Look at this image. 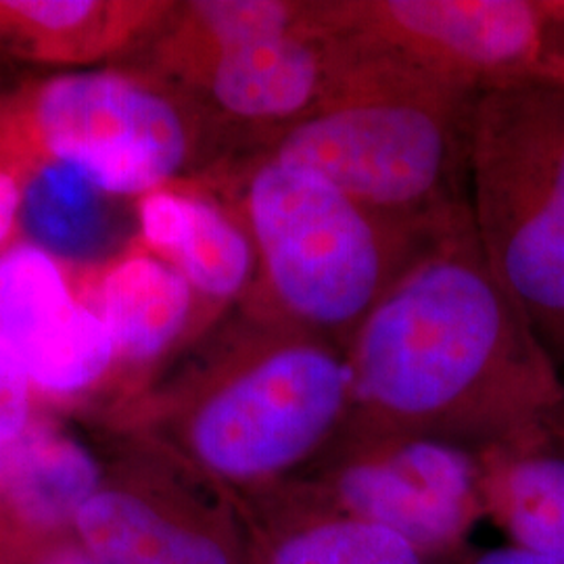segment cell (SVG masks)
Returning <instances> with one entry per match:
<instances>
[{"label":"cell","instance_id":"ba28073f","mask_svg":"<svg viewBox=\"0 0 564 564\" xmlns=\"http://www.w3.org/2000/svg\"><path fill=\"white\" fill-rule=\"evenodd\" d=\"M34 128L55 162L78 165L105 193L151 195L193 160L199 126L191 105L121 74L46 82Z\"/></svg>","mask_w":564,"mask_h":564},{"label":"cell","instance_id":"5bb4252c","mask_svg":"<svg viewBox=\"0 0 564 564\" xmlns=\"http://www.w3.org/2000/svg\"><path fill=\"white\" fill-rule=\"evenodd\" d=\"M481 487L485 517L512 545L564 556V449L558 435H542L485 449Z\"/></svg>","mask_w":564,"mask_h":564},{"label":"cell","instance_id":"7c38bea8","mask_svg":"<svg viewBox=\"0 0 564 564\" xmlns=\"http://www.w3.org/2000/svg\"><path fill=\"white\" fill-rule=\"evenodd\" d=\"M76 527L88 554L102 564H247L239 517L235 523L191 498L153 502L97 491Z\"/></svg>","mask_w":564,"mask_h":564},{"label":"cell","instance_id":"3957f363","mask_svg":"<svg viewBox=\"0 0 564 564\" xmlns=\"http://www.w3.org/2000/svg\"><path fill=\"white\" fill-rule=\"evenodd\" d=\"M174 410L182 449L230 489L279 484L347 423L354 383L341 345L247 307Z\"/></svg>","mask_w":564,"mask_h":564},{"label":"cell","instance_id":"5b68a950","mask_svg":"<svg viewBox=\"0 0 564 564\" xmlns=\"http://www.w3.org/2000/svg\"><path fill=\"white\" fill-rule=\"evenodd\" d=\"M468 209L485 260L554 362H564V80L475 102Z\"/></svg>","mask_w":564,"mask_h":564},{"label":"cell","instance_id":"52a82bcc","mask_svg":"<svg viewBox=\"0 0 564 564\" xmlns=\"http://www.w3.org/2000/svg\"><path fill=\"white\" fill-rule=\"evenodd\" d=\"M293 477L435 563L464 554L485 517L479 452L421 435L347 421Z\"/></svg>","mask_w":564,"mask_h":564},{"label":"cell","instance_id":"ffe728a7","mask_svg":"<svg viewBox=\"0 0 564 564\" xmlns=\"http://www.w3.org/2000/svg\"><path fill=\"white\" fill-rule=\"evenodd\" d=\"M30 416V375L13 347L0 337V447L25 431Z\"/></svg>","mask_w":564,"mask_h":564},{"label":"cell","instance_id":"4fadbf2b","mask_svg":"<svg viewBox=\"0 0 564 564\" xmlns=\"http://www.w3.org/2000/svg\"><path fill=\"white\" fill-rule=\"evenodd\" d=\"M142 237L191 284L195 300H247L258 279L256 247L241 218L220 203L181 188L142 197Z\"/></svg>","mask_w":564,"mask_h":564},{"label":"cell","instance_id":"6da1fadb","mask_svg":"<svg viewBox=\"0 0 564 564\" xmlns=\"http://www.w3.org/2000/svg\"><path fill=\"white\" fill-rule=\"evenodd\" d=\"M347 360L351 423L479 454L558 435L556 362L494 276L470 209L375 305Z\"/></svg>","mask_w":564,"mask_h":564},{"label":"cell","instance_id":"9a60e30c","mask_svg":"<svg viewBox=\"0 0 564 564\" xmlns=\"http://www.w3.org/2000/svg\"><path fill=\"white\" fill-rule=\"evenodd\" d=\"M102 323L116 354L128 362H153L182 339L197 300L176 268L158 256H132L102 281Z\"/></svg>","mask_w":564,"mask_h":564},{"label":"cell","instance_id":"9c48e42d","mask_svg":"<svg viewBox=\"0 0 564 564\" xmlns=\"http://www.w3.org/2000/svg\"><path fill=\"white\" fill-rule=\"evenodd\" d=\"M314 2V0H312ZM354 63L347 42L314 21L281 39L223 53L182 84L226 120L241 123L253 149L333 101Z\"/></svg>","mask_w":564,"mask_h":564},{"label":"cell","instance_id":"277c9868","mask_svg":"<svg viewBox=\"0 0 564 564\" xmlns=\"http://www.w3.org/2000/svg\"><path fill=\"white\" fill-rule=\"evenodd\" d=\"M247 160L237 216L258 256L247 307L347 351L366 316L442 230L391 223L297 165L258 153Z\"/></svg>","mask_w":564,"mask_h":564},{"label":"cell","instance_id":"e0dca14e","mask_svg":"<svg viewBox=\"0 0 564 564\" xmlns=\"http://www.w3.org/2000/svg\"><path fill=\"white\" fill-rule=\"evenodd\" d=\"M312 9V0H199L181 9L172 4L163 20V67L182 82L223 53L307 28Z\"/></svg>","mask_w":564,"mask_h":564},{"label":"cell","instance_id":"8992f818","mask_svg":"<svg viewBox=\"0 0 564 564\" xmlns=\"http://www.w3.org/2000/svg\"><path fill=\"white\" fill-rule=\"evenodd\" d=\"M316 25L470 97L531 78L561 80L552 2L314 0Z\"/></svg>","mask_w":564,"mask_h":564},{"label":"cell","instance_id":"7a4b0ae2","mask_svg":"<svg viewBox=\"0 0 564 564\" xmlns=\"http://www.w3.org/2000/svg\"><path fill=\"white\" fill-rule=\"evenodd\" d=\"M349 44V42H347ZM341 93L251 153L297 165L391 223L440 232L468 212L475 102L349 44Z\"/></svg>","mask_w":564,"mask_h":564},{"label":"cell","instance_id":"2e32d148","mask_svg":"<svg viewBox=\"0 0 564 564\" xmlns=\"http://www.w3.org/2000/svg\"><path fill=\"white\" fill-rule=\"evenodd\" d=\"M172 4L0 0V34L44 59H90L160 25Z\"/></svg>","mask_w":564,"mask_h":564},{"label":"cell","instance_id":"7402d4cb","mask_svg":"<svg viewBox=\"0 0 564 564\" xmlns=\"http://www.w3.org/2000/svg\"><path fill=\"white\" fill-rule=\"evenodd\" d=\"M21 209V191L18 181L0 172V242L4 241L15 224Z\"/></svg>","mask_w":564,"mask_h":564},{"label":"cell","instance_id":"ac0fdd59","mask_svg":"<svg viewBox=\"0 0 564 564\" xmlns=\"http://www.w3.org/2000/svg\"><path fill=\"white\" fill-rule=\"evenodd\" d=\"M0 485L23 521L53 529L74 521L97 494L99 466L82 445L48 431H23L0 447Z\"/></svg>","mask_w":564,"mask_h":564},{"label":"cell","instance_id":"30bf717a","mask_svg":"<svg viewBox=\"0 0 564 564\" xmlns=\"http://www.w3.org/2000/svg\"><path fill=\"white\" fill-rule=\"evenodd\" d=\"M0 337L30 381L55 393L95 383L116 356L102 318L74 302L59 265L39 245L0 256Z\"/></svg>","mask_w":564,"mask_h":564},{"label":"cell","instance_id":"8fae6325","mask_svg":"<svg viewBox=\"0 0 564 564\" xmlns=\"http://www.w3.org/2000/svg\"><path fill=\"white\" fill-rule=\"evenodd\" d=\"M237 517L247 564H442L295 477L241 491Z\"/></svg>","mask_w":564,"mask_h":564},{"label":"cell","instance_id":"d6986e66","mask_svg":"<svg viewBox=\"0 0 564 564\" xmlns=\"http://www.w3.org/2000/svg\"><path fill=\"white\" fill-rule=\"evenodd\" d=\"M99 191L74 163H42L21 193L23 226L46 253L84 258L101 239Z\"/></svg>","mask_w":564,"mask_h":564},{"label":"cell","instance_id":"603a6c76","mask_svg":"<svg viewBox=\"0 0 564 564\" xmlns=\"http://www.w3.org/2000/svg\"><path fill=\"white\" fill-rule=\"evenodd\" d=\"M44 564H102L88 552H78V550H61L55 552Z\"/></svg>","mask_w":564,"mask_h":564},{"label":"cell","instance_id":"44dd1931","mask_svg":"<svg viewBox=\"0 0 564 564\" xmlns=\"http://www.w3.org/2000/svg\"><path fill=\"white\" fill-rule=\"evenodd\" d=\"M444 564H564V556L531 552L517 545H502L491 550L468 547L458 558Z\"/></svg>","mask_w":564,"mask_h":564}]
</instances>
